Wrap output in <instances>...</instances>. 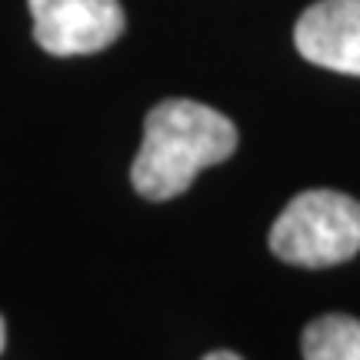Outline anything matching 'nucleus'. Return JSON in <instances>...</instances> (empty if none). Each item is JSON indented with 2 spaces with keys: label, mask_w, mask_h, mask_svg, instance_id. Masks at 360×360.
<instances>
[{
  "label": "nucleus",
  "mask_w": 360,
  "mask_h": 360,
  "mask_svg": "<svg viewBox=\"0 0 360 360\" xmlns=\"http://www.w3.org/2000/svg\"><path fill=\"white\" fill-rule=\"evenodd\" d=\"M300 57L317 67L360 77V0H317L294 27Z\"/></svg>",
  "instance_id": "nucleus-4"
},
{
  "label": "nucleus",
  "mask_w": 360,
  "mask_h": 360,
  "mask_svg": "<svg viewBox=\"0 0 360 360\" xmlns=\"http://www.w3.org/2000/svg\"><path fill=\"white\" fill-rule=\"evenodd\" d=\"M237 150V127L231 117L207 103L170 97L143 120V143L130 184L147 200H174L191 187L204 167L224 164Z\"/></svg>",
  "instance_id": "nucleus-1"
},
{
  "label": "nucleus",
  "mask_w": 360,
  "mask_h": 360,
  "mask_svg": "<svg viewBox=\"0 0 360 360\" xmlns=\"http://www.w3.org/2000/svg\"><path fill=\"white\" fill-rule=\"evenodd\" d=\"M34 37L53 57H80L110 47L124 34L120 0H27Z\"/></svg>",
  "instance_id": "nucleus-3"
},
{
  "label": "nucleus",
  "mask_w": 360,
  "mask_h": 360,
  "mask_svg": "<svg viewBox=\"0 0 360 360\" xmlns=\"http://www.w3.org/2000/svg\"><path fill=\"white\" fill-rule=\"evenodd\" d=\"M270 250L294 267L321 270L360 254V200L340 191H304L270 227Z\"/></svg>",
  "instance_id": "nucleus-2"
},
{
  "label": "nucleus",
  "mask_w": 360,
  "mask_h": 360,
  "mask_svg": "<svg viewBox=\"0 0 360 360\" xmlns=\"http://www.w3.org/2000/svg\"><path fill=\"white\" fill-rule=\"evenodd\" d=\"M204 360H244V357H237V354H231V350H214V354H207Z\"/></svg>",
  "instance_id": "nucleus-6"
},
{
  "label": "nucleus",
  "mask_w": 360,
  "mask_h": 360,
  "mask_svg": "<svg viewBox=\"0 0 360 360\" xmlns=\"http://www.w3.org/2000/svg\"><path fill=\"white\" fill-rule=\"evenodd\" d=\"M7 350V323H4V317H0V354Z\"/></svg>",
  "instance_id": "nucleus-7"
},
{
  "label": "nucleus",
  "mask_w": 360,
  "mask_h": 360,
  "mask_svg": "<svg viewBox=\"0 0 360 360\" xmlns=\"http://www.w3.org/2000/svg\"><path fill=\"white\" fill-rule=\"evenodd\" d=\"M304 360H360V321L347 314H323L300 334Z\"/></svg>",
  "instance_id": "nucleus-5"
}]
</instances>
